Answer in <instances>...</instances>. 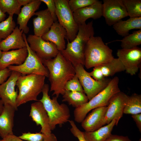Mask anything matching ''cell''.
Returning <instances> with one entry per match:
<instances>
[{
	"label": "cell",
	"instance_id": "37",
	"mask_svg": "<svg viewBox=\"0 0 141 141\" xmlns=\"http://www.w3.org/2000/svg\"><path fill=\"white\" fill-rule=\"evenodd\" d=\"M44 3L47 7V9L50 13L54 21H57L56 13V6L54 0H40Z\"/></svg>",
	"mask_w": 141,
	"mask_h": 141
},
{
	"label": "cell",
	"instance_id": "47",
	"mask_svg": "<svg viewBox=\"0 0 141 141\" xmlns=\"http://www.w3.org/2000/svg\"><path fill=\"white\" fill-rule=\"evenodd\" d=\"M1 139H0V141H1Z\"/></svg>",
	"mask_w": 141,
	"mask_h": 141
},
{
	"label": "cell",
	"instance_id": "32",
	"mask_svg": "<svg viewBox=\"0 0 141 141\" xmlns=\"http://www.w3.org/2000/svg\"><path fill=\"white\" fill-rule=\"evenodd\" d=\"M21 7L17 0H0V9L4 13H7L9 15L14 14L18 15Z\"/></svg>",
	"mask_w": 141,
	"mask_h": 141
},
{
	"label": "cell",
	"instance_id": "31",
	"mask_svg": "<svg viewBox=\"0 0 141 141\" xmlns=\"http://www.w3.org/2000/svg\"><path fill=\"white\" fill-rule=\"evenodd\" d=\"M130 17H141V0H122Z\"/></svg>",
	"mask_w": 141,
	"mask_h": 141
},
{
	"label": "cell",
	"instance_id": "9",
	"mask_svg": "<svg viewBox=\"0 0 141 141\" xmlns=\"http://www.w3.org/2000/svg\"><path fill=\"white\" fill-rule=\"evenodd\" d=\"M75 75L78 77L89 101L103 90L108 85L111 79L106 78L104 80L99 81L92 78L84 67L79 64L74 67Z\"/></svg>",
	"mask_w": 141,
	"mask_h": 141
},
{
	"label": "cell",
	"instance_id": "6",
	"mask_svg": "<svg viewBox=\"0 0 141 141\" xmlns=\"http://www.w3.org/2000/svg\"><path fill=\"white\" fill-rule=\"evenodd\" d=\"M112 52L101 37L92 36L85 47L84 65L89 69L110 62L114 58Z\"/></svg>",
	"mask_w": 141,
	"mask_h": 141
},
{
	"label": "cell",
	"instance_id": "23",
	"mask_svg": "<svg viewBox=\"0 0 141 141\" xmlns=\"http://www.w3.org/2000/svg\"><path fill=\"white\" fill-rule=\"evenodd\" d=\"M107 106L98 107L92 110L82 122L81 126L85 131L92 132L100 128Z\"/></svg>",
	"mask_w": 141,
	"mask_h": 141
},
{
	"label": "cell",
	"instance_id": "5",
	"mask_svg": "<svg viewBox=\"0 0 141 141\" xmlns=\"http://www.w3.org/2000/svg\"><path fill=\"white\" fill-rule=\"evenodd\" d=\"M48 84H45L42 92L43 96L39 101L42 103L48 116L50 127L52 130L58 125L61 127L68 122L70 117V110L67 105L64 103L60 104L57 98L54 97L51 99L48 94Z\"/></svg>",
	"mask_w": 141,
	"mask_h": 141
},
{
	"label": "cell",
	"instance_id": "10",
	"mask_svg": "<svg viewBox=\"0 0 141 141\" xmlns=\"http://www.w3.org/2000/svg\"><path fill=\"white\" fill-rule=\"evenodd\" d=\"M129 96L121 91L114 94L110 99L107 110L100 125V127L108 124L114 119L117 120V125L122 117L124 108Z\"/></svg>",
	"mask_w": 141,
	"mask_h": 141
},
{
	"label": "cell",
	"instance_id": "35",
	"mask_svg": "<svg viewBox=\"0 0 141 141\" xmlns=\"http://www.w3.org/2000/svg\"><path fill=\"white\" fill-rule=\"evenodd\" d=\"M65 89L66 90L84 93L80 81L76 75L67 82L65 86Z\"/></svg>",
	"mask_w": 141,
	"mask_h": 141
},
{
	"label": "cell",
	"instance_id": "7",
	"mask_svg": "<svg viewBox=\"0 0 141 141\" xmlns=\"http://www.w3.org/2000/svg\"><path fill=\"white\" fill-rule=\"evenodd\" d=\"M54 1L58 22L66 31V39L71 42L77 35L79 25L75 21L73 12L68 4V0H54Z\"/></svg>",
	"mask_w": 141,
	"mask_h": 141
},
{
	"label": "cell",
	"instance_id": "25",
	"mask_svg": "<svg viewBox=\"0 0 141 141\" xmlns=\"http://www.w3.org/2000/svg\"><path fill=\"white\" fill-rule=\"evenodd\" d=\"M117 120L114 119L107 125L102 126L92 132H83L84 137L86 141H105L111 134Z\"/></svg>",
	"mask_w": 141,
	"mask_h": 141
},
{
	"label": "cell",
	"instance_id": "40",
	"mask_svg": "<svg viewBox=\"0 0 141 141\" xmlns=\"http://www.w3.org/2000/svg\"><path fill=\"white\" fill-rule=\"evenodd\" d=\"M132 117L135 121L139 131L141 132V114L132 115Z\"/></svg>",
	"mask_w": 141,
	"mask_h": 141
},
{
	"label": "cell",
	"instance_id": "44",
	"mask_svg": "<svg viewBox=\"0 0 141 141\" xmlns=\"http://www.w3.org/2000/svg\"><path fill=\"white\" fill-rule=\"evenodd\" d=\"M4 105L0 98V114H1L3 110Z\"/></svg>",
	"mask_w": 141,
	"mask_h": 141
},
{
	"label": "cell",
	"instance_id": "21",
	"mask_svg": "<svg viewBox=\"0 0 141 141\" xmlns=\"http://www.w3.org/2000/svg\"><path fill=\"white\" fill-rule=\"evenodd\" d=\"M16 109L9 104H4L0 114V136L3 139L13 134L14 118Z\"/></svg>",
	"mask_w": 141,
	"mask_h": 141
},
{
	"label": "cell",
	"instance_id": "43",
	"mask_svg": "<svg viewBox=\"0 0 141 141\" xmlns=\"http://www.w3.org/2000/svg\"><path fill=\"white\" fill-rule=\"evenodd\" d=\"M6 16V14L3 12L0 9V22L4 20Z\"/></svg>",
	"mask_w": 141,
	"mask_h": 141
},
{
	"label": "cell",
	"instance_id": "1",
	"mask_svg": "<svg viewBox=\"0 0 141 141\" xmlns=\"http://www.w3.org/2000/svg\"><path fill=\"white\" fill-rule=\"evenodd\" d=\"M42 61L49 71L50 91L53 92L52 96L55 95L58 98L60 95L63 94L67 82L75 75L74 67L63 57L60 51L55 58Z\"/></svg>",
	"mask_w": 141,
	"mask_h": 141
},
{
	"label": "cell",
	"instance_id": "34",
	"mask_svg": "<svg viewBox=\"0 0 141 141\" xmlns=\"http://www.w3.org/2000/svg\"><path fill=\"white\" fill-rule=\"evenodd\" d=\"M97 0H70L68 3L69 7L73 13L78 9L90 5Z\"/></svg>",
	"mask_w": 141,
	"mask_h": 141
},
{
	"label": "cell",
	"instance_id": "36",
	"mask_svg": "<svg viewBox=\"0 0 141 141\" xmlns=\"http://www.w3.org/2000/svg\"><path fill=\"white\" fill-rule=\"evenodd\" d=\"M68 122L71 126L70 131L73 135L78 139L79 141H86L84 137L83 132L78 128L74 121L69 120Z\"/></svg>",
	"mask_w": 141,
	"mask_h": 141
},
{
	"label": "cell",
	"instance_id": "33",
	"mask_svg": "<svg viewBox=\"0 0 141 141\" xmlns=\"http://www.w3.org/2000/svg\"><path fill=\"white\" fill-rule=\"evenodd\" d=\"M13 16L9 15L8 18L0 22V38L4 39L9 35L15 27L16 25Z\"/></svg>",
	"mask_w": 141,
	"mask_h": 141
},
{
	"label": "cell",
	"instance_id": "41",
	"mask_svg": "<svg viewBox=\"0 0 141 141\" xmlns=\"http://www.w3.org/2000/svg\"><path fill=\"white\" fill-rule=\"evenodd\" d=\"M1 141H24L17 137L14 134L8 135L5 137L1 140Z\"/></svg>",
	"mask_w": 141,
	"mask_h": 141
},
{
	"label": "cell",
	"instance_id": "46",
	"mask_svg": "<svg viewBox=\"0 0 141 141\" xmlns=\"http://www.w3.org/2000/svg\"><path fill=\"white\" fill-rule=\"evenodd\" d=\"M2 39L0 38V42L2 41Z\"/></svg>",
	"mask_w": 141,
	"mask_h": 141
},
{
	"label": "cell",
	"instance_id": "27",
	"mask_svg": "<svg viewBox=\"0 0 141 141\" xmlns=\"http://www.w3.org/2000/svg\"><path fill=\"white\" fill-rule=\"evenodd\" d=\"M62 95V101L67 102L75 108L89 101L87 96L83 92L65 90Z\"/></svg>",
	"mask_w": 141,
	"mask_h": 141
},
{
	"label": "cell",
	"instance_id": "15",
	"mask_svg": "<svg viewBox=\"0 0 141 141\" xmlns=\"http://www.w3.org/2000/svg\"><path fill=\"white\" fill-rule=\"evenodd\" d=\"M125 70V67L121 62L118 58H114L110 62L94 67L93 70L89 73L95 80L101 81L107 77Z\"/></svg>",
	"mask_w": 141,
	"mask_h": 141
},
{
	"label": "cell",
	"instance_id": "45",
	"mask_svg": "<svg viewBox=\"0 0 141 141\" xmlns=\"http://www.w3.org/2000/svg\"><path fill=\"white\" fill-rule=\"evenodd\" d=\"M2 52L3 51H2L1 50L0 48V57H1L2 55Z\"/></svg>",
	"mask_w": 141,
	"mask_h": 141
},
{
	"label": "cell",
	"instance_id": "18",
	"mask_svg": "<svg viewBox=\"0 0 141 141\" xmlns=\"http://www.w3.org/2000/svg\"><path fill=\"white\" fill-rule=\"evenodd\" d=\"M34 15L37 17L33 19L34 35L42 37L49 31L54 21L47 9L36 12Z\"/></svg>",
	"mask_w": 141,
	"mask_h": 141
},
{
	"label": "cell",
	"instance_id": "4",
	"mask_svg": "<svg viewBox=\"0 0 141 141\" xmlns=\"http://www.w3.org/2000/svg\"><path fill=\"white\" fill-rule=\"evenodd\" d=\"M119 79L117 77L111 79L108 85L86 103L75 108L74 111V120L81 123L87 114L97 108L107 106L111 97L120 91L118 86Z\"/></svg>",
	"mask_w": 141,
	"mask_h": 141
},
{
	"label": "cell",
	"instance_id": "42",
	"mask_svg": "<svg viewBox=\"0 0 141 141\" xmlns=\"http://www.w3.org/2000/svg\"><path fill=\"white\" fill-rule=\"evenodd\" d=\"M32 0H17L18 3L21 7L22 5L24 6L32 1Z\"/></svg>",
	"mask_w": 141,
	"mask_h": 141
},
{
	"label": "cell",
	"instance_id": "13",
	"mask_svg": "<svg viewBox=\"0 0 141 141\" xmlns=\"http://www.w3.org/2000/svg\"><path fill=\"white\" fill-rule=\"evenodd\" d=\"M102 16L108 25L113 26L128 16L122 0H103Z\"/></svg>",
	"mask_w": 141,
	"mask_h": 141
},
{
	"label": "cell",
	"instance_id": "22",
	"mask_svg": "<svg viewBox=\"0 0 141 141\" xmlns=\"http://www.w3.org/2000/svg\"><path fill=\"white\" fill-rule=\"evenodd\" d=\"M41 2L40 0H32L21 9L18 15L17 23L19 25V29L22 31L24 33L27 34L28 32L29 29L27 26V23L39 9Z\"/></svg>",
	"mask_w": 141,
	"mask_h": 141
},
{
	"label": "cell",
	"instance_id": "11",
	"mask_svg": "<svg viewBox=\"0 0 141 141\" xmlns=\"http://www.w3.org/2000/svg\"><path fill=\"white\" fill-rule=\"evenodd\" d=\"M27 40L31 49L41 60L54 58L59 52L54 44L45 40L41 37L30 34Z\"/></svg>",
	"mask_w": 141,
	"mask_h": 141
},
{
	"label": "cell",
	"instance_id": "2",
	"mask_svg": "<svg viewBox=\"0 0 141 141\" xmlns=\"http://www.w3.org/2000/svg\"><path fill=\"white\" fill-rule=\"evenodd\" d=\"M94 35L93 21L79 25L75 38L70 42L68 40L66 48L60 51L63 57L73 66L84 64V51L86 45L90 38Z\"/></svg>",
	"mask_w": 141,
	"mask_h": 141
},
{
	"label": "cell",
	"instance_id": "17",
	"mask_svg": "<svg viewBox=\"0 0 141 141\" xmlns=\"http://www.w3.org/2000/svg\"><path fill=\"white\" fill-rule=\"evenodd\" d=\"M102 2L97 0L93 4L73 12L75 21L79 25L86 23L89 19H99L102 16Z\"/></svg>",
	"mask_w": 141,
	"mask_h": 141
},
{
	"label": "cell",
	"instance_id": "28",
	"mask_svg": "<svg viewBox=\"0 0 141 141\" xmlns=\"http://www.w3.org/2000/svg\"><path fill=\"white\" fill-rule=\"evenodd\" d=\"M141 113V95L136 93L129 96L123 113L132 115Z\"/></svg>",
	"mask_w": 141,
	"mask_h": 141
},
{
	"label": "cell",
	"instance_id": "39",
	"mask_svg": "<svg viewBox=\"0 0 141 141\" xmlns=\"http://www.w3.org/2000/svg\"><path fill=\"white\" fill-rule=\"evenodd\" d=\"M11 72L8 68L0 70V85L5 82L7 78L10 76Z\"/></svg>",
	"mask_w": 141,
	"mask_h": 141
},
{
	"label": "cell",
	"instance_id": "24",
	"mask_svg": "<svg viewBox=\"0 0 141 141\" xmlns=\"http://www.w3.org/2000/svg\"><path fill=\"white\" fill-rule=\"evenodd\" d=\"M23 31L16 26L12 33L0 42V48L3 52L11 49H19L26 47Z\"/></svg>",
	"mask_w": 141,
	"mask_h": 141
},
{
	"label": "cell",
	"instance_id": "38",
	"mask_svg": "<svg viewBox=\"0 0 141 141\" xmlns=\"http://www.w3.org/2000/svg\"><path fill=\"white\" fill-rule=\"evenodd\" d=\"M105 141H131L127 136L112 134H111Z\"/></svg>",
	"mask_w": 141,
	"mask_h": 141
},
{
	"label": "cell",
	"instance_id": "12",
	"mask_svg": "<svg viewBox=\"0 0 141 141\" xmlns=\"http://www.w3.org/2000/svg\"><path fill=\"white\" fill-rule=\"evenodd\" d=\"M116 54L126 72L132 75L136 74L141 64V48L137 46L131 49H119Z\"/></svg>",
	"mask_w": 141,
	"mask_h": 141
},
{
	"label": "cell",
	"instance_id": "26",
	"mask_svg": "<svg viewBox=\"0 0 141 141\" xmlns=\"http://www.w3.org/2000/svg\"><path fill=\"white\" fill-rule=\"evenodd\" d=\"M113 26L119 35L124 37L129 34L131 30H141V17H130L126 20H121Z\"/></svg>",
	"mask_w": 141,
	"mask_h": 141
},
{
	"label": "cell",
	"instance_id": "19",
	"mask_svg": "<svg viewBox=\"0 0 141 141\" xmlns=\"http://www.w3.org/2000/svg\"><path fill=\"white\" fill-rule=\"evenodd\" d=\"M66 37V30L57 21L54 22L49 31L41 37L45 40L54 44L58 50L61 51L66 48L65 39Z\"/></svg>",
	"mask_w": 141,
	"mask_h": 141
},
{
	"label": "cell",
	"instance_id": "30",
	"mask_svg": "<svg viewBox=\"0 0 141 141\" xmlns=\"http://www.w3.org/2000/svg\"><path fill=\"white\" fill-rule=\"evenodd\" d=\"M19 137L27 141H57L56 136L52 133L47 134L40 132L33 133L28 132L23 133Z\"/></svg>",
	"mask_w": 141,
	"mask_h": 141
},
{
	"label": "cell",
	"instance_id": "8",
	"mask_svg": "<svg viewBox=\"0 0 141 141\" xmlns=\"http://www.w3.org/2000/svg\"><path fill=\"white\" fill-rule=\"evenodd\" d=\"M23 36L26 44L27 56L22 64L10 65L8 68L11 71L18 72L22 75L35 74L48 77L49 72L47 68L43 65L41 60L30 48L25 34L23 33Z\"/></svg>",
	"mask_w": 141,
	"mask_h": 141
},
{
	"label": "cell",
	"instance_id": "14",
	"mask_svg": "<svg viewBox=\"0 0 141 141\" xmlns=\"http://www.w3.org/2000/svg\"><path fill=\"white\" fill-rule=\"evenodd\" d=\"M21 74L18 72L11 71V74L7 81L0 85V98L4 105L9 104L17 110L16 101L17 91L15 87L19 76Z\"/></svg>",
	"mask_w": 141,
	"mask_h": 141
},
{
	"label": "cell",
	"instance_id": "16",
	"mask_svg": "<svg viewBox=\"0 0 141 141\" xmlns=\"http://www.w3.org/2000/svg\"><path fill=\"white\" fill-rule=\"evenodd\" d=\"M29 116L37 125H40V132L47 134L51 133L49 118L41 102L38 100L31 104Z\"/></svg>",
	"mask_w": 141,
	"mask_h": 141
},
{
	"label": "cell",
	"instance_id": "3",
	"mask_svg": "<svg viewBox=\"0 0 141 141\" xmlns=\"http://www.w3.org/2000/svg\"><path fill=\"white\" fill-rule=\"evenodd\" d=\"M45 77L35 74L19 76L16 83L19 90L16 101L17 107L30 101H38L37 97L42 92L45 84Z\"/></svg>",
	"mask_w": 141,
	"mask_h": 141
},
{
	"label": "cell",
	"instance_id": "29",
	"mask_svg": "<svg viewBox=\"0 0 141 141\" xmlns=\"http://www.w3.org/2000/svg\"><path fill=\"white\" fill-rule=\"evenodd\" d=\"M115 41L121 42L122 48L129 49L137 46L141 44V30L133 32L121 40H117L110 42Z\"/></svg>",
	"mask_w": 141,
	"mask_h": 141
},
{
	"label": "cell",
	"instance_id": "20",
	"mask_svg": "<svg viewBox=\"0 0 141 141\" xmlns=\"http://www.w3.org/2000/svg\"><path fill=\"white\" fill-rule=\"evenodd\" d=\"M28 55L26 47L10 51L2 52L0 57V70L14 64L19 65L25 61Z\"/></svg>",
	"mask_w": 141,
	"mask_h": 141
}]
</instances>
